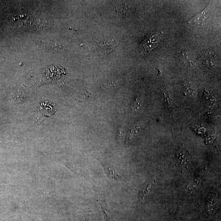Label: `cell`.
<instances>
[{
  "label": "cell",
  "instance_id": "2",
  "mask_svg": "<svg viewBox=\"0 0 221 221\" xmlns=\"http://www.w3.org/2000/svg\"><path fill=\"white\" fill-rule=\"evenodd\" d=\"M175 157L177 164L181 167L187 166L191 160L189 152L182 146L179 147L176 152Z\"/></svg>",
  "mask_w": 221,
  "mask_h": 221
},
{
  "label": "cell",
  "instance_id": "4",
  "mask_svg": "<svg viewBox=\"0 0 221 221\" xmlns=\"http://www.w3.org/2000/svg\"><path fill=\"white\" fill-rule=\"evenodd\" d=\"M153 186L152 182H149V184H147V186L144 187V189L143 190V194L142 196L140 197V201H143L144 200L145 198L146 197V196L148 194V193L150 192V190H151L152 186Z\"/></svg>",
  "mask_w": 221,
  "mask_h": 221
},
{
  "label": "cell",
  "instance_id": "5",
  "mask_svg": "<svg viewBox=\"0 0 221 221\" xmlns=\"http://www.w3.org/2000/svg\"><path fill=\"white\" fill-rule=\"evenodd\" d=\"M77 100L79 101H87L91 97L90 94L88 92L84 91L81 92L77 97Z\"/></svg>",
  "mask_w": 221,
  "mask_h": 221
},
{
  "label": "cell",
  "instance_id": "7",
  "mask_svg": "<svg viewBox=\"0 0 221 221\" xmlns=\"http://www.w3.org/2000/svg\"><path fill=\"white\" fill-rule=\"evenodd\" d=\"M108 170L109 171L108 173L110 177L117 179H120V180L121 179V176L118 174H116V172L114 170H111V169L109 168H108Z\"/></svg>",
  "mask_w": 221,
  "mask_h": 221
},
{
  "label": "cell",
  "instance_id": "6",
  "mask_svg": "<svg viewBox=\"0 0 221 221\" xmlns=\"http://www.w3.org/2000/svg\"><path fill=\"white\" fill-rule=\"evenodd\" d=\"M142 105V101L141 99L140 98H138L136 100H135V101L133 104V110L134 111H137L141 107Z\"/></svg>",
  "mask_w": 221,
  "mask_h": 221
},
{
  "label": "cell",
  "instance_id": "1",
  "mask_svg": "<svg viewBox=\"0 0 221 221\" xmlns=\"http://www.w3.org/2000/svg\"><path fill=\"white\" fill-rule=\"evenodd\" d=\"M160 41L159 35L153 33L146 38L142 43L141 48L144 52L148 53L156 48Z\"/></svg>",
  "mask_w": 221,
  "mask_h": 221
},
{
  "label": "cell",
  "instance_id": "3",
  "mask_svg": "<svg viewBox=\"0 0 221 221\" xmlns=\"http://www.w3.org/2000/svg\"><path fill=\"white\" fill-rule=\"evenodd\" d=\"M203 101L206 105L208 106L213 105L214 101L213 96L207 92L203 95Z\"/></svg>",
  "mask_w": 221,
  "mask_h": 221
}]
</instances>
